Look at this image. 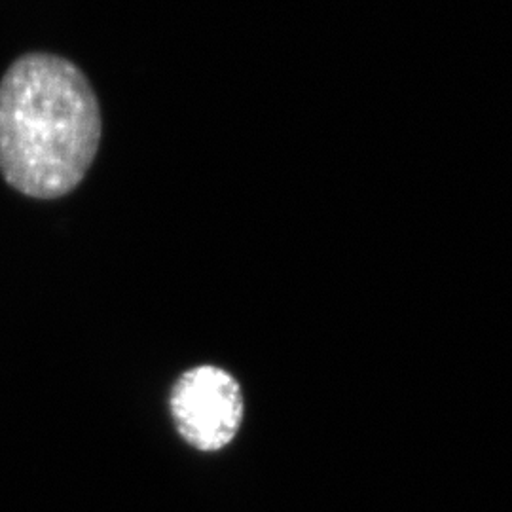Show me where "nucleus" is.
Returning a JSON list of instances; mask_svg holds the SVG:
<instances>
[{
    "label": "nucleus",
    "instance_id": "1",
    "mask_svg": "<svg viewBox=\"0 0 512 512\" xmlns=\"http://www.w3.org/2000/svg\"><path fill=\"white\" fill-rule=\"evenodd\" d=\"M90 80L61 55L18 57L0 80V175L33 200H57L84 181L101 143Z\"/></svg>",
    "mask_w": 512,
    "mask_h": 512
},
{
    "label": "nucleus",
    "instance_id": "2",
    "mask_svg": "<svg viewBox=\"0 0 512 512\" xmlns=\"http://www.w3.org/2000/svg\"><path fill=\"white\" fill-rule=\"evenodd\" d=\"M171 418L186 444L213 454L236 439L243 423V393L238 380L224 368L194 366L171 391Z\"/></svg>",
    "mask_w": 512,
    "mask_h": 512
}]
</instances>
